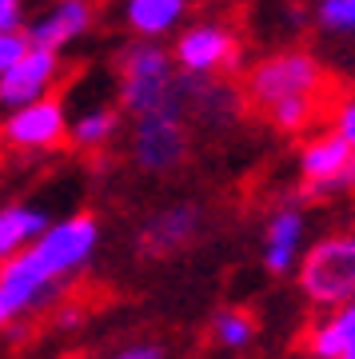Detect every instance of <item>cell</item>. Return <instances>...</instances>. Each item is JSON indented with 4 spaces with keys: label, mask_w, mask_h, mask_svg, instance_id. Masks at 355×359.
<instances>
[{
    "label": "cell",
    "mask_w": 355,
    "mask_h": 359,
    "mask_svg": "<svg viewBox=\"0 0 355 359\" xmlns=\"http://www.w3.org/2000/svg\"><path fill=\"white\" fill-rule=\"evenodd\" d=\"M48 224H52V216L40 204H28V200L0 204V268L8 259H16L20 252H28Z\"/></svg>",
    "instance_id": "obj_15"
},
{
    "label": "cell",
    "mask_w": 355,
    "mask_h": 359,
    "mask_svg": "<svg viewBox=\"0 0 355 359\" xmlns=\"http://www.w3.org/2000/svg\"><path fill=\"white\" fill-rule=\"evenodd\" d=\"M184 13H188V0H128L124 25L140 40H160L168 32H176Z\"/></svg>",
    "instance_id": "obj_16"
},
{
    "label": "cell",
    "mask_w": 355,
    "mask_h": 359,
    "mask_svg": "<svg viewBox=\"0 0 355 359\" xmlns=\"http://www.w3.org/2000/svg\"><path fill=\"white\" fill-rule=\"evenodd\" d=\"M68 287L44 280L40 271H32L25 256L8 259L0 268V332H16L20 323H28L40 311H52L64 299Z\"/></svg>",
    "instance_id": "obj_6"
},
{
    "label": "cell",
    "mask_w": 355,
    "mask_h": 359,
    "mask_svg": "<svg viewBox=\"0 0 355 359\" xmlns=\"http://www.w3.org/2000/svg\"><path fill=\"white\" fill-rule=\"evenodd\" d=\"M319 88H323V68L312 52H276L248 72V100L260 104V108H272V104L283 100H316Z\"/></svg>",
    "instance_id": "obj_4"
},
{
    "label": "cell",
    "mask_w": 355,
    "mask_h": 359,
    "mask_svg": "<svg viewBox=\"0 0 355 359\" xmlns=\"http://www.w3.org/2000/svg\"><path fill=\"white\" fill-rule=\"evenodd\" d=\"M188 160V124L176 116H144L132 128V164L148 176H168Z\"/></svg>",
    "instance_id": "obj_9"
},
{
    "label": "cell",
    "mask_w": 355,
    "mask_h": 359,
    "mask_svg": "<svg viewBox=\"0 0 355 359\" xmlns=\"http://www.w3.org/2000/svg\"><path fill=\"white\" fill-rule=\"evenodd\" d=\"M80 320H84V311H80V304H56V311H52V323H56V327H68V332H72V327H80Z\"/></svg>",
    "instance_id": "obj_25"
},
{
    "label": "cell",
    "mask_w": 355,
    "mask_h": 359,
    "mask_svg": "<svg viewBox=\"0 0 355 359\" xmlns=\"http://www.w3.org/2000/svg\"><path fill=\"white\" fill-rule=\"evenodd\" d=\"M316 20L328 32H347V36H355V0H319Z\"/></svg>",
    "instance_id": "obj_20"
},
{
    "label": "cell",
    "mask_w": 355,
    "mask_h": 359,
    "mask_svg": "<svg viewBox=\"0 0 355 359\" xmlns=\"http://www.w3.org/2000/svg\"><path fill=\"white\" fill-rule=\"evenodd\" d=\"M316 112H319L316 100H283L267 108V120H272V128L295 136V132H307L316 124Z\"/></svg>",
    "instance_id": "obj_19"
},
{
    "label": "cell",
    "mask_w": 355,
    "mask_h": 359,
    "mask_svg": "<svg viewBox=\"0 0 355 359\" xmlns=\"http://www.w3.org/2000/svg\"><path fill=\"white\" fill-rule=\"evenodd\" d=\"M96 248H100V224H96V216L92 212H72V216H64V219H52L48 228L40 231L36 244L28 248V252H20V256L44 280L68 287L92 264Z\"/></svg>",
    "instance_id": "obj_3"
},
{
    "label": "cell",
    "mask_w": 355,
    "mask_h": 359,
    "mask_svg": "<svg viewBox=\"0 0 355 359\" xmlns=\"http://www.w3.org/2000/svg\"><path fill=\"white\" fill-rule=\"evenodd\" d=\"M188 76H180L172 52L160 40H136L120 52V88L116 100L132 120L144 116H176L184 120Z\"/></svg>",
    "instance_id": "obj_1"
},
{
    "label": "cell",
    "mask_w": 355,
    "mask_h": 359,
    "mask_svg": "<svg viewBox=\"0 0 355 359\" xmlns=\"http://www.w3.org/2000/svg\"><path fill=\"white\" fill-rule=\"evenodd\" d=\"M64 76V65H60V52H48V48H32L16 60L4 76H0V108L13 112V108H25V104H36V100H48L52 88L60 84Z\"/></svg>",
    "instance_id": "obj_10"
},
{
    "label": "cell",
    "mask_w": 355,
    "mask_h": 359,
    "mask_svg": "<svg viewBox=\"0 0 355 359\" xmlns=\"http://www.w3.org/2000/svg\"><path fill=\"white\" fill-rule=\"evenodd\" d=\"M96 20L92 0H52L48 13H40L36 20H28L20 32L32 48H48V52H64L68 44H76Z\"/></svg>",
    "instance_id": "obj_12"
},
{
    "label": "cell",
    "mask_w": 355,
    "mask_h": 359,
    "mask_svg": "<svg viewBox=\"0 0 355 359\" xmlns=\"http://www.w3.org/2000/svg\"><path fill=\"white\" fill-rule=\"evenodd\" d=\"M331 136H340L355 152V96H343L335 104V112H331Z\"/></svg>",
    "instance_id": "obj_21"
},
{
    "label": "cell",
    "mask_w": 355,
    "mask_h": 359,
    "mask_svg": "<svg viewBox=\"0 0 355 359\" xmlns=\"http://www.w3.org/2000/svg\"><path fill=\"white\" fill-rule=\"evenodd\" d=\"M343 359H355V347H351V351H347V355H343Z\"/></svg>",
    "instance_id": "obj_27"
},
{
    "label": "cell",
    "mask_w": 355,
    "mask_h": 359,
    "mask_svg": "<svg viewBox=\"0 0 355 359\" xmlns=\"http://www.w3.org/2000/svg\"><path fill=\"white\" fill-rule=\"evenodd\" d=\"M304 347L312 359H343L355 347V299L343 308L316 311V320L307 323Z\"/></svg>",
    "instance_id": "obj_14"
},
{
    "label": "cell",
    "mask_w": 355,
    "mask_h": 359,
    "mask_svg": "<svg viewBox=\"0 0 355 359\" xmlns=\"http://www.w3.org/2000/svg\"><path fill=\"white\" fill-rule=\"evenodd\" d=\"M255 335H260V323L248 308H220L212 316V344L220 351H248L255 344Z\"/></svg>",
    "instance_id": "obj_18"
},
{
    "label": "cell",
    "mask_w": 355,
    "mask_h": 359,
    "mask_svg": "<svg viewBox=\"0 0 355 359\" xmlns=\"http://www.w3.org/2000/svg\"><path fill=\"white\" fill-rule=\"evenodd\" d=\"M307 248V216L300 204L276 208L264 224V244H260V264L267 276H292L300 256Z\"/></svg>",
    "instance_id": "obj_11"
},
{
    "label": "cell",
    "mask_w": 355,
    "mask_h": 359,
    "mask_svg": "<svg viewBox=\"0 0 355 359\" xmlns=\"http://www.w3.org/2000/svg\"><path fill=\"white\" fill-rule=\"evenodd\" d=\"M25 28V0H0V32Z\"/></svg>",
    "instance_id": "obj_24"
},
{
    "label": "cell",
    "mask_w": 355,
    "mask_h": 359,
    "mask_svg": "<svg viewBox=\"0 0 355 359\" xmlns=\"http://www.w3.org/2000/svg\"><path fill=\"white\" fill-rule=\"evenodd\" d=\"M108 359H168V351L152 339H136V344H124L120 351H112Z\"/></svg>",
    "instance_id": "obj_23"
},
{
    "label": "cell",
    "mask_w": 355,
    "mask_h": 359,
    "mask_svg": "<svg viewBox=\"0 0 355 359\" xmlns=\"http://www.w3.org/2000/svg\"><path fill=\"white\" fill-rule=\"evenodd\" d=\"M343 192H355V156H351V164L343 168V176L335 180V196H343Z\"/></svg>",
    "instance_id": "obj_26"
},
{
    "label": "cell",
    "mask_w": 355,
    "mask_h": 359,
    "mask_svg": "<svg viewBox=\"0 0 355 359\" xmlns=\"http://www.w3.org/2000/svg\"><path fill=\"white\" fill-rule=\"evenodd\" d=\"M203 228V208L196 200H176V204H164L160 212L140 224L136 236V252L144 259H168L188 252L196 240H200Z\"/></svg>",
    "instance_id": "obj_7"
},
{
    "label": "cell",
    "mask_w": 355,
    "mask_h": 359,
    "mask_svg": "<svg viewBox=\"0 0 355 359\" xmlns=\"http://www.w3.org/2000/svg\"><path fill=\"white\" fill-rule=\"evenodd\" d=\"M0 140L16 148V152H52L68 140V108L64 100L48 96V100L13 108L0 124Z\"/></svg>",
    "instance_id": "obj_8"
},
{
    "label": "cell",
    "mask_w": 355,
    "mask_h": 359,
    "mask_svg": "<svg viewBox=\"0 0 355 359\" xmlns=\"http://www.w3.org/2000/svg\"><path fill=\"white\" fill-rule=\"evenodd\" d=\"M25 52H28L25 32H0V76H4V72H8Z\"/></svg>",
    "instance_id": "obj_22"
},
{
    "label": "cell",
    "mask_w": 355,
    "mask_h": 359,
    "mask_svg": "<svg viewBox=\"0 0 355 359\" xmlns=\"http://www.w3.org/2000/svg\"><path fill=\"white\" fill-rule=\"evenodd\" d=\"M351 148L331 136V132H319V136H307L304 148H300V180H304V196L307 200H323V196H335V180L343 176V168L351 164Z\"/></svg>",
    "instance_id": "obj_13"
},
{
    "label": "cell",
    "mask_w": 355,
    "mask_h": 359,
    "mask_svg": "<svg viewBox=\"0 0 355 359\" xmlns=\"http://www.w3.org/2000/svg\"><path fill=\"white\" fill-rule=\"evenodd\" d=\"M295 287L316 311L343 308L355 299V231H331L304 248L295 264Z\"/></svg>",
    "instance_id": "obj_2"
},
{
    "label": "cell",
    "mask_w": 355,
    "mask_h": 359,
    "mask_svg": "<svg viewBox=\"0 0 355 359\" xmlns=\"http://www.w3.org/2000/svg\"><path fill=\"white\" fill-rule=\"evenodd\" d=\"M120 132V112L108 108V104H96V108H84V112L68 116V140L84 148V152H100L116 140Z\"/></svg>",
    "instance_id": "obj_17"
},
{
    "label": "cell",
    "mask_w": 355,
    "mask_h": 359,
    "mask_svg": "<svg viewBox=\"0 0 355 359\" xmlns=\"http://www.w3.org/2000/svg\"><path fill=\"white\" fill-rule=\"evenodd\" d=\"M172 65L180 76L192 80H212L220 72L240 65V40L228 25L220 20H200V25L184 28L172 48Z\"/></svg>",
    "instance_id": "obj_5"
}]
</instances>
